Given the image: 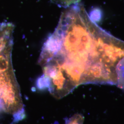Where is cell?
Listing matches in <instances>:
<instances>
[{"label": "cell", "mask_w": 124, "mask_h": 124, "mask_svg": "<svg viewBox=\"0 0 124 124\" xmlns=\"http://www.w3.org/2000/svg\"><path fill=\"white\" fill-rule=\"evenodd\" d=\"M0 106L16 120H22L24 116L20 90L13 69L0 75Z\"/></svg>", "instance_id": "7a4b0ae2"}, {"label": "cell", "mask_w": 124, "mask_h": 124, "mask_svg": "<svg viewBox=\"0 0 124 124\" xmlns=\"http://www.w3.org/2000/svg\"><path fill=\"white\" fill-rule=\"evenodd\" d=\"M84 117L82 114H76L67 120L65 124H83Z\"/></svg>", "instance_id": "277c9868"}, {"label": "cell", "mask_w": 124, "mask_h": 124, "mask_svg": "<svg viewBox=\"0 0 124 124\" xmlns=\"http://www.w3.org/2000/svg\"><path fill=\"white\" fill-rule=\"evenodd\" d=\"M60 7L67 8L73 5L79 3L81 0H50Z\"/></svg>", "instance_id": "3957f363"}, {"label": "cell", "mask_w": 124, "mask_h": 124, "mask_svg": "<svg viewBox=\"0 0 124 124\" xmlns=\"http://www.w3.org/2000/svg\"><path fill=\"white\" fill-rule=\"evenodd\" d=\"M53 58L80 85H116L124 74V41L96 23L79 2L62 13L55 30Z\"/></svg>", "instance_id": "6da1fadb"}]
</instances>
